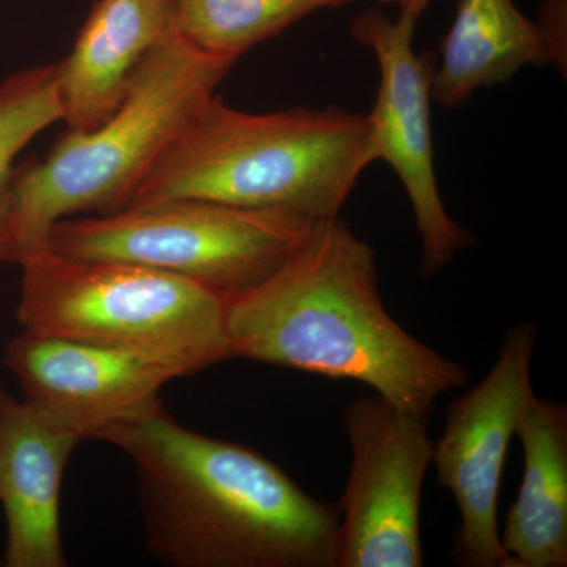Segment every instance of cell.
I'll return each instance as SVG.
<instances>
[{
  "label": "cell",
  "instance_id": "8fae6325",
  "mask_svg": "<svg viewBox=\"0 0 567 567\" xmlns=\"http://www.w3.org/2000/svg\"><path fill=\"white\" fill-rule=\"evenodd\" d=\"M76 431L0 386V506L7 540L2 567H66L61 488Z\"/></svg>",
  "mask_w": 567,
  "mask_h": 567
},
{
  "label": "cell",
  "instance_id": "e0dca14e",
  "mask_svg": "<svg viewBox=\"0 0 567 567\" xmlns=\"http://www.w3.org/2000/svg\"><path fill=\"white\" fill-rule=\"evenodd\" d=\"M382 2L398 7L399 13L406 14V17L417 21L424 10L427 9L431 0H382Z\"/></svg>",
  "mask_w": 567,
  "mask_h": 567
},
{
  "label": "cell",
  "instance_id": "6da1fadb",
  "mask_svg": "<svg viewBox=\"0 0 567 567\" xmlns=\"http://www.w3.org/2000/svg\"><path fill=\"white\" fill-rule=\"evenodd\" d=\"M93 439L132 461L145 547L162 565L339 567V506L252 447L185 427L162 401Z\"/></svg>",
  "mask_w": 567,
  "mask_h": 567
},
{
  "label": "cell",
  "instance_id": "5bb4252c",
  "mask_svg": "<svg viewBox=\"0 0 567 567\" xmlns=\"http://www.w3.org/2000/svg\"><path fill=\"white\" fill-rule=\"evenodd\" d=\"M550 44L514 0H461L432 73L431 95L453 107L481 87L513 78L527 65L554 62Z\"/></svg>",
  "mask_w": 567,
  "mask_h": 567
},
{
  "label": "cell",
  "instance_id": "30bf717a",
  "mask_svg": "<svg viewBox=\"0 0 567 567\" xmlns=\"http://www.w3.org/2000/svg\"><path fill=\"white\" fill-rule=\"evenodd\" d=\"M3 363L22 401L84 440L151 409L162 388L181 377L142 354L28 330L10 339Z\"/></svg>",
  "mask_w": 567,
  "mask_h": 567
},
{
  "label": "cell",
  "instance_id": "3957f363",
  "mask_svg": "<svg viewBox=\"0 0 567 567\" xmlns=\"http://www.w3.org/2000/svg\"><path fill=\"white\" fill-rule=\"evenodd\" d=\"M371 163L368 115L338 107L251 114L213 95L128 205L204 199L322 223L339 216Z\"/></svg>",
  "mask_w": 567,
  "mask_h": 567
},
{
  "label": "cell",
  "instance_id": "7a4b0ae2",
  "mask_svg": "<svg viewBox=\"0 0 567 567\" xmlns=\"http://www.w3.org/2000/svg\"><path fill=\"white\" fill-rule=\"evenodd\" d=\"M234 358L372 388L427 416L440 395L464 386V364L417 341L388 312L371 246L339 216L259 286L227 301Z\"/></svg>",
  "mask_w": 567,
  "mask_h": 567
},
{
  "label": "cell",
  "instance_id": "2e32d148",
  "mask_svg": "<svg viewBox=\"0 0 567 567\" xmlns=\"http://www.w3.org/2000/svg\"><path fill=\"white\" fill-rule=\"evenodd\" d=\"M61 121L58 63L25 66L0 81V267L14 264L17 158Z\"/></svg>",
  "mask_w": 567,
  "mask_h": 567
},
{
  "label": "cell",
  "instance_id": "ba28073f",
  "mask_svg": "<svg viewBox=\"0 0 567 567\" xmlns=\"http://www.w3.org/2000/svg\"><path fill=\"white\" fill-rule=\"evenodd\" d=\"M352 466L341 513L339 567H423L421 496L434 456L427 416L374 394L342 413Z\"/></svg>",
  "mask_w": 567,
  "mask_h": 567
},
{
  "label": "cell",
  "instance_id": "9a60e30c",
  "mask_svg": "<svg viewBox=\"0 0 567 567\" xmlns=\"http://www.w3.org/2000/svg\"><path fill=\"white\" fill-rule=\"evenodd\" d=\"M353 0H171L174 32L196 50L234 59L320 10Z\"/></svg>",
  "mask_w": 567,
  "mask_h": 567
},
{
  "label": "cell",
  "instance_id": "4fadbf2b",
  "mask_svg": "<svg viewBox=\"0 0 567 567\" xmlns=\"http://www.w3.org/2000/svg\"><path fill=\"white\" fill-rule=\"evenodd\" d=\"M516 436L524 475L499 540L516 567L567 566V406L533 395Z\"/></svg>",
  "mask_w": 567,
  "mask_h": 567
},
{
  "label": "cell",
  "instance_id": "8992f818",
  "mask_svg": "<svg viewBox=\"0 0 567 567\" xmlns=\"http://www.w3.org/2000/svg\"><path fill=\"white\" fill-rule=\"evenodd\" d=\"M317 224L213 200L173 199L62 219L51 229L48 249L73 259L142 265L233 298L270 278Z\"/></svg>",
  "mask_w": 567,
  "mask_h": 567
},
{
  "label": "cell",
  "instance_id": "52a82bcc",
  "mask_svg": "<svg viewBox=\"0 0 567 567\" xmlns=\"http://www.w3.org/2000/svg\"><path fill=\"white\" fill-rule=\"evenodd\" d=\"M536 342L535 323L511 328L487 375L447 406L442 439L434 443L436 486L457 506V565L516 567L499 540L498 499L507 451L535 395Z\"/></svg>",
  "mask_w": 567,
  "mask_h": 567
},
{
  "label": "cell",
  "instance_id": "5b68a950",
  "mask_svg": "<svg viewBox=\"0 0 567 567\" xmlns=\"http://www.w3.org/2000/svg\"><path fill=\"white\" fill-rule=\"evenodd\" d=\"M17 319L22 330L152 358L193 375L233 360L229 298L164 271L44 249L24 257Z\"/></svg>",
  "mask_w": 567,
  "mask_h": 567
},
{
  "label": "cell",
  "instance_id": "7c38bea8",
  "mask_svg": "<svg viewBox=\"0 0 567 567\" xmlns=\"http://www.w3.org/2000/svg\"><path fill=\"white\" fill-rule=\"evenodd\" d=\"M174 33L171 0H96L58 63L66 130L89 132L106 121L141 63Z\"/></svg>",
  "mask_w": 567,
  "mask_h": 567
},
{
  "label": "cell",
  "instance_id": "277c9868",
  "mask_svg": "<svg viewBox=\"0 0 567 567\" xmlns=\"http://www.w3.org/2000/svg\"><path fill=\"white\" fill-rule=\"evenodd\" d=\"M235 62L174 33L141 63L106 121L89 132L65 130L43 159L17 167L14 264L48 249L62 219L107 215L132 203L153 164Z\"/></svg>",
  "mask_w": 567,
  "mask_h": 567
},
{
  "label": "cell",
  "instance_id": "9c48e42d",
  "mask_svg": "<svg viewBox=\"0 0 567 567\" xmlns=\"http://www.w3.org/2000/svg\"><path fill=\"white\" fill-rule=\"evenodd\" d=\"M415 25L406 14L393 21L372 9L353 21L352 35L379 61V92L368 115L372 156L390 164L404 185L423 246L420 274L431 276L472 246L473 237L451 218L440 196L431 126L434 71L413 50Z\"/></svg>",
  "mask_w": 567,
  "mask_h": 567
}]
</instances>
